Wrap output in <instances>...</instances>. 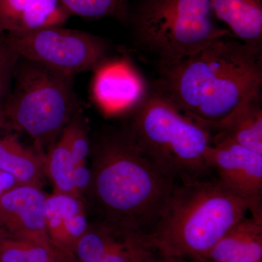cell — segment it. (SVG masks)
Segmentation results:
<instances>
[{
	"label": "cell",
	"mask_w": 262,
	"mask_h": 262,
	"mask_svg": "<svg viewBox=\"0 0 262 262\" xmlns=\"http://www.w3.org/2000/svg\"><path fill=\"white\" fill-rule=\"evenodd\" d=\"M92 152L87 193L101 222L147 234L178 183L158 168L127 127L103 131Z\"/></svg>",
	"instance_id": "obj_1"
},
{
	"label": "cell",
	"mask_w": 262,
	"mask_h": 262,
	"mask_svg": "<svg viewBox=\"0 0 262 262\" xmlns=\"http://www.w3.org/2000/svg\"><path fill=\"white\" fill-rule=\"evenodd\" d=\"M162 74L160 89L213 133L241 103L261 94L262 48L223 38Z\"/></svg>",
	"instance_id": "obj_2"
},
{
	"label": "cell",
	"mask_w": 262,
	"mask_h": 262,
	"mask_svg": "<svg viewBox=\"0 0 262 262\" xmlns=\"http://www.w3.org/2000/svg\"><path fill=\"white\" fill-rule=\"evenodd\" d=\"M248 211L252 212L250 202L218 180L178 183L148 238L159 254L203 262Z\"/></svg>",
	"instance_id": "obj_3"
},
{
	"label": "cell",
	"mask_w": 262,
	"mask_h": 262,
	"mask_svg": "<svg viewBox=\"0 0 262 262\" xmlns=\"http://www.w3.org/2000/svg\"><path fill=\"white\" fill-rule=\"evenodd\" d=\"M127 128L158 168L177 183L201 178L210 168L212 133L176 104L159 86L130 112Z\"/></svg>",
	"instance_id": "obj_4"
},
{
	"label": "cell",
	"mask_w": 262,
	"mask_h": 262,
	"mask_svg": "<svg viewBox=\"0 0 262 262\" xmlns=\"http://www.w3.org/2000/svg\"><path fill=\"white\" fill-rule=\"evenodd\" d=\"M216 20L211 0H140L130 10L127 23L138 46L158 58L163 72L232 37Z\"/></svg>",
	"instance_id": "obj_5"
},
{
	"label": "cell",
	"mask_w": 262,
	"mask_h": 262,
	"mask_svg": "<svg viewBox=\"0 0 262 262\" xmlns=\"http://www.w3.org/2000/svg\"><path fill=\"white\" fill-rule=\"evenodd\" d=\"M74 77L20 57L3 107L8 126L24 131L40 148L54 144L77 113Z\"/></svg>",
	"instance_id": "obj_6"
},
{
	"label": "cell",
	"mask_w": 262,
	"mask_h": 262,
	"mask_svg": "<svg viewBox=\"0 0 262 262\" xmlns=\"http://www.w3.org/2000/svg\"><path fill=\"white\" fill-rule=\"evenodd\" d=\"M19 56L75 76L106 60L110 46L103 38L61 27H44L0 37Z\"/></svg>",
	"instance_id": "obj_7"
},
{
	"label": "cell",
	"mask_w": 262,
	"mask_h": 262,
	"mask_svg": "<svg viewBox=\"0 0 262 262\" xmlns=\"http://www.w3.org/2000/svg\"><path fill=\"white\" fill-rule=\"evenodd\" d=\"M207 161L224 187L250 202L251 215L262 218V155L229 139L212 136Z\"/></svg>",
	"instance_id": "obj_8"
},
{
	"label": "cell",
	"mask_w": 262,
	"mask_h": 262,
	"mask_svg": "<svg viewBox=\"0 0 262 262\" xmlns=\"http://www.w3.org/2000/svg\"><path fill=\"white\" fill-rule=\"evenodd\" d=\"M147 234L100 222L89 225L76 245L77 262H155Z\"/></svg>",
	"instance_id": "obj_9"
},
{
	"label": "cell",
	"mask_w": 262,
	"mask_h": 262,
	"mask_svg": "<svg viewBox=\"0 0 262 262\" xmlns=\"http://www.w3.org/2000/svg\"><path fill=\"white\" fill-rule=\"evenodd\" d=\"M92 96L107 115L130 113L147 94L141 74L125 59L105 60L95 70Z\"/></svg>",
	"instance_id": "obj_10"
},
{
	"label": "cell",
	"mask_w": 262,
	"mask_h": 262,
	"mask_svg": "<svg viewBox=\"0 0 262 262\" xmlns=\"http://www.w3.org/2000/svg\"><path fill=\"white\" fill-rule=\"evenodd\" d=\"M46 196L42 188L35 185L17 186L5 193L0 198V237H20L52 245L45 221Z\"/></svg>",
	"instance_id": "obj_11"
},
{
	"label": "cell",
	"mask_w": 262,
	"mask_h": 262,
	"mask_svg": "<svg viewBox=\"0 0 262 262\" xmlns=\"http://www.w3.org/2000/svg\"><path fill=\"white\" fill-rule=\"evenodd\" d=\"M44 214L51 244L67 257L73 256L76 245L90 225L82 198L57 192L47 194Z\"/></svg>",
	"instance_id": "obj_12"
},
{
	"label": "cell",
	"mask_w": 262,
	"mask_h": 262,
	"mask_svg": "<svg viewBox=\"0 0 262 262\" xmlns=\"http://www.w3.org/2000/svg\"><path fill=\"white\" fill-rule=\"evenodd\" d=\"M70 16L59 0H0V37L62 27Z\"/></svg>",
	"instance_id": "obj_13"
},
{
	"label": "cell",
	"mask_w": 262,
	"mask_h": 262,
	"mask_svg": "<svg viewBox=\"0 0 262 262\" xmlns=\"http://www.w3.org/2000/svg\"><path fill=\"white\" fill-rule=\"evenodd\" d=\"M203 262H262V218L245 216L226 232Z\"/></svg>",
	"instance_id": "obj_14"
},
{
	"label": "cell",
	"mask_w": 262,
	"mask_h": 262,
	"mask_svg": "<svg viewBox=\"0 0 262 262\" xmlns=\"http://www.w3.org/2000/svg\"><path fill=\"white\" fill-rule=\"evenodd\" d=\"M215 18L235 39L262 48V0H211Z\"/></svg>",
	"instance_id": "obj_15"
},
{
	"label": "cell",
	"mask_w": 262,
	"mask_h": 262,
	"mask_svg": "<svg viewBox=\"0 0 262 262\" xmlns=\"http://www.w3.org/2000/svg\"><path fill=\"white\" fill-rule=\"evenodd\" d=\"M262 155L261 94L248 98L212 133Z\"/></svg>",
	"instance_id": "obj_16"
},
{
	"label": "cell",
	"mask_w": 262,
	"mask_h": 262,
	"mask_svg": "<svg viewBox=\"0 0 262 262\" xmlns=\"http://www.w3.org/2000/svg\"><path fill=\"white\" fill-rule=\"evenodd\" d=\"M46 156L27 147L16 136L0 138V170L13 176L20 185L42 186Z\"/></svg>",
	"instance_id": "obj_17"
},
{
	"label": "cell",
	"mask_w": 262,
	"mask_h": 262,
	"mask_svg": "<svg viewBox=\"0 0 262 262\" xmlns=\"http://www.w3.org/2000/svg\"><path fill=\"white\" fill-rule=\"evenodd\" d=\"M52 245L20 237H0V262H67Z\"/></svg>",
	"instance_id": "obj_18"
},
{
	"label": "cell",
	"mask_w": 262,
	"mask_h": 262,
	"mask_svg": "<svg viewBox=\"0 0 262 262\" xmlns=\"http://www.w3.org/2000/svg\"><path fill=\"white\" fill-rule=\"evenodd\" d=\"M75 167L67 142L61 134L46 156L45 163L46 173L54 186V192L76 196L72 182Z\"/></svg>",
	"instance_id": "obj_19"
},
{
	"label": "cell",
	"mask_w": 262,
	"mask_h": 262,
	"mask_svg": "<svg viewBox=\"0 0 262 262\" xmlns=\"http://www.w3.org/2000/svg\"><path fill=\"white\" fill-rule=\"evenodd\" d=\"M71 15L81 18L100 19L113 18L127 23L129 0H59Z\"/></svg>",
	"instance_id": "obj_20"
},
{
	"label": "cell",
	"mask_w": 262,
	"mask_h": 262,
	"mask_svg": "<svg viewBox=\"0 0 262 262\" xmlns=\"http://www.w3.org/2000/svg\"><path fill=\"white\" fill-rule=\"evenodd\" d=\"M61 135L65 139L75 166L87 163L91 151V143L83 120L78 113L69 122Z\"/></svg>",
	"instance_id": "obj_21"
},
{
	"label": "cell",
	"mask_w": 262,
	"mask_h": 262,
	"mask_svg": "<svg viewBox=\"0 0 262 262\" xmlns=\"http://www.w3.org/2000/svg\"><path fill=\"white\" fill-rule=\"evenodd\" d=\"M19 58L16 52L0 41V108L3 107L11 92L13 74Z\"/></svg>",
	"instance_id": "obj_22"
},
{
	"label": "cell",
	"mask_w": 262,
	"mask_h": 262,
	"mask_svg": "<svg viewBox=\"0 0 262 262\" xmlns=\"http://www.w3.org/2000/svg\"><path fill=\"white\" fill-rule=\"evenodd\" d=\"M91 181V170L88 167L87 163L76 165L72 176L75 195L82 198L84 193H87Z\"/></svg>",
	"instance_id": "obj_23"
},
{
	"label": "cell",
	"mask_w": 262,
	"mask_h": 262,
	"mask_svg": "<svg viewBox=\"0 0 262 262\" xmlns=\"http://www.w3.org/2000/svg\"><path fill=\"white\" fill-rule=\"evenodd\" d=\"M19 185L20 184L13 176L0 170V198L4 195L5 193Z\"/></svg>",
	"instance_id": "obj_24"
},
{
	"label": "cell",
	"mask_w": 262,
	"mask_h": 262,
	"mask_svg": "<svg viewBox=\"0 0 262 262\" xmlns=\"http://www.w3.org/2000/svg\"><path fill=\"white\" fill-rule=\"evenodd\" d=\"M155 262H195L188 260L187 258L177 257V256H168V255H157Z\"/></svg>",
	"instance_id": "obj_25"
},
{
	"label": "cell",
	"mask_w": 262,
	"mask_h": 262,
	"mask_svg": "<svg viewBox=\"0 0 262 262\" xmlns=\"http://www.w3.org/2000/svg\"><path fill=\"white\" fill-rule=\"evenodd\" d=\"M8 126V122H7L6 118H5L3 108H0V131L6 128Z\"/></svg>",
	"instance_id": "obj_26"
}]
</instances>
